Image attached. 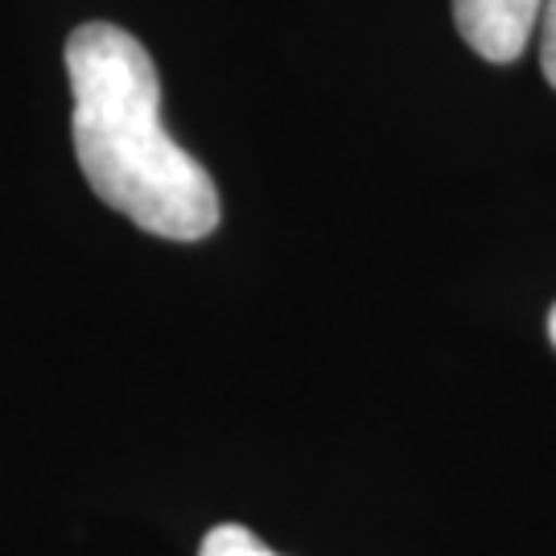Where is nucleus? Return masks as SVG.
Segmentation results:
<instances>
[{
  "label": "nucleus",
  "mask_w": 556,
  "mask_h": 556,
  "mask_svg": "<svg viewBox=\"0 0 556 556\" xmlns=\"http://www.w3.org/2000/svg\"><path fill=\"white\" fill-rule=\"evenodd\" d=\"M71 132L91 190L140 231L206 239L219 227V190L161 124V79L128 29L87 21L66 38Z\"/></svg>",
  "instance_id": "obj_1"
},
{
  "label": "nucleus",
  "mask_w": 556,
  "mask_h": 556,
  "mask_svg": "<svg viewBox=\"0 0 556 556\" xmlns=\"http://www.w3.org/2000/svg\"><path fill=\"white\" fill-rule=\"evenodd\" d=\"M544 0H454L457 34L486 62H516L536 34Z\"/></svg>",
  "instance_id": "obj_2"
},
{
  "label": "nucleus",
  "mask_w": 556,
  "mask_h": 556,
  "mask_svg": "<svg viewBox=\"0 0 556 556\" xmlns=\"http://www.w3.org/2000/svg\"><path fill=\"white\" fill-rule=\"evenodd\" d=\"M199 556H277V553H268L248 528H239V523H219V528L206 532Z\"/></svg>",
  "instance_id": "obj_3"
},
{
  "label": "nucleus",
  "mask_w": 556,
  "mask_h": 556,
  "mask_svg": "<svg viewBox=\"0 0 556 556\" xmlns=\"http://www.w3.org/2000/svg\"><path fill=\"white\" fill-rule=\"evenodd\" d=\"M540 66L556 87V0H544V13H540Z\"/></svg>",
  "instance_id": "obj_4"
},
{
  "label": "nucleus",
  "mask_w": 556,
  "mask_h": 556,
  "mask_svg": "<svg viewBox=\"0 0 556 556\" xmlns=\"http://www.w3.org/2000/svg\"><path fill=\"white\" fill-rule=\"evenodd\" d=\"M548 338H553V346H556V305H553V314H548Z\"/></svg>",
  "instance_id": "obj_5"
}]
</instances>
